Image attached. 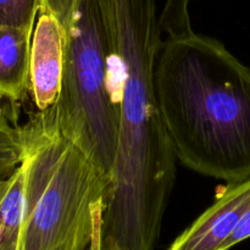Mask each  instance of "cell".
Instances as JSON below:
<instances>
[{
    "label": "cell",
    "mask_w": 250,
    "mask_h": 250,
    "mask_svg": "<svg viewBox=\"0 0 250 250\" xmlns=\"http://www.w3.org/2000/svg\"><path fill=\"white\" fill-rule=\"evenodd\" d=\"M7 186H9V178L7 180H0V202H1L5 192H6Z\"/></svg>",
    "instance_id": "15"
},
{
    "label": "cell",
    "mask_w": 250,
    "mask_h": 250,
    "mask_svg": "<svg viewBox=\"0 0 250 250\" xmlns=\"http://www.w3.org/2000/svg\"><path fill=\"white\" fill-rule=\"evenodd\" d=\"M24 127L10 124L0 114V180H7L26 156Z\"/></svg>",
    "instance_id": "9"
},
{
    "label": "cell",
    "mask_w": 250,
    "mask_h": 250,
    "mask_svg": "<svg viewBox=\"0 0 250 250\" xmlns=\"http://www.w3.org/2000/svg\"><path fill=\"white\" fill-rule=\"evenodd\" d=\"M33 31L0 27V100L19 103L31 90Z\"/></svg>",
    "instance_id": "7"
},
{
    "label": "cell",
    "mask_w": 250,
    "mask_h": 250,
    "mask_svg": "<svg viewBox=\"0 0 250 250\" xmlns=\"http://www.w3.org/2000/svg\"><path fill=\"white\" fill-rule=\"evenodd\" d=\"M63 72V29L50 14H39L31 45V92L39 111L60 97Z\"/></svg>",
    "instance_id": "6"
},
{
    "label": "cell",
    "mask_w": 250,
    "mask_h": 250,
    "mask_svg": "<svg viewBox=\"0 0 250 250\" xmlns=\"http://www.w3.org/2000/svg\"><path fill=\"white\" fill-rule=\"evenodd\" d=\"M190 0H166L160 14V27L170 38L193 33L189 17Z\"/></svg>",
    "instance_id": "11"
},
{
    "label": "cell",
    "mask_w": 250,
    "mask_h": 250,
    "mask_svg": "<svg viewBox=\"0 0 250 250\" xmlns=\"http://www.w3.org/2000/svg\"><path fill=\"white\" fill-rule=\"evenodd\" d=\"M78 0H42L39 14H50L60 22L63 29V38L71 28L75 19Z\"/></svg>",
    "instance_id": "12"
},
{
    "label": "cell",
    "mask_w": 250,
    "mask_h": 250,
    "mask_svg": "<svg viewBox=\"0 0 250 250\" xmlns=\"http://www.w3.org/2000/svg\"><path fill=\"white\" fill-rule=\"evenodd\" d=\"M24 214V167L20 165L9 177L0 202V250H22Z\"/></svg>",
    "instance_id": "8"
},
{
    "label": "cell",
    "mask_w": 250,
    "mask_h": 250,
    "mask_svg": "<svg viewBox=\"0 0 250 250\" xmlns=\"http://www.w3.org/2000/svg\"><path fill=\"white\" fill-rule=\"evenodd\" d=\"M100 227H102V220L98 222L97 229H95L94 237H93L92 247H90V250H100Z\"/></svg>",
    "instance_id": "14"
},
{
    "label": "cell",
    "mask_w": 250,
    "mask_h": 250,
    "mask_svg": "<svg viewBox=\"0 0 250 250\" xmlns=\"http://www.w3.org/2000/svg\"><path fill=\"white\" fill-rule=\"evenodd\" d=\"M250 205V178L232 183L168 250H221Z\"/></svg>",
    "instance_id": "5"
},
{
    "label": "cell",
    "mask_w": 250,
    "mask_h": 250,
    "mask_svg": "<svg viewBox=\"0 0 250 250\" xmlns=\"http://www.w3.org/2000/svg\"><path fill=\"white\" fill-rule=\"evenodd\" d=\"M119 105L112 185L104 202L100 250H155L176 177V154L154 85L161 48L156 0H102Z\"/></svg>",
    "instance_id": "1"
},
{
    "label": "cell",
    "mask_w": 250,
    "mask_h": 250,
    "mask_svg": "<svg viewBox=\"0 0 250 250\" xmlns=\"http://www.w3.org/2000/svg\"><path fill=\"white\" fill-rule=\"evenodd\" d=\"M24 132L22 250H90L112 178L61 132L53 107Z\"/></svg>",
    "instance_id": "3"
},
{
    "label": "cell",
    "mask_w": 250,
    "mask_h": 250,
    "mask_svg": "<svg viewBox=\"0 0 250 250\" xmlns=\"http://www.w3.org/2000/svg\"><path fill=\"white\" fill-rule=\"evenodd\" d=\"M112 250H120V249H112Z\"/></svg>",
    "instance_id": "16"
},
{
    "label": "cell",
    "mask_w": 250,
    "mask_h": 250,
    "mask_svg": "<svg viewBox=\"0 0 250 250\" xmlns=\"http://www.w3.org/2000/svg\"><path fill=\"white\" fill-rule=\"evenodd\" d=\"M111 55L102 0H78L63 38L60 97L51 107L61 132L112 178L120 115Z\"/></svg>",
    "instance_id": "4"
},
{
    "label": "cell",
    "mask_w": 250,
    "mask_h": 250,
    "mask_svg": "<svg viewBox=\"0 0 250 250\" xmlns=\"http://www.w3.org/2000/svg\"><path fill=\"white\" fill-rule=\"evenodd\" d=\"M42 0H0V27L34 29Z\"/></svg>",
    "instance_id": "10"
},
{
    "label": "cell",
    "mask_w": 250,
    "mask_h": 250,
    "mask_svg": "<svg viewBox=\"0 0 250 250\" xmlns=\"http://www.w3.org/2000/svg\"><path fill=\"white\" fill-rule=\"evenodd\" d=\"M248 238H250V205L248 207V209H247V211L244 212L238 226L232 232L231 236L227 238V241L222 244L221 250H229L231 248H233L234 246H237L238 243H241V242L246 241Z\"/></svg>",
    "instance_id": "13"
},
{
    "label": "cell",
    "mask_w": 250,
    "mask_h": 250,
    "mask_svg": "<svg viewBox=\"0 0 250 250\" xmlns=\"http://www.w3.org/2000/svg\"><path fill=\"white\" fill-rule=\"evenodd\" d=\"M154 85L183 165L229 185L250 178V67L217 39L193 32L163 42Z\"/></svg>",
    "instance_id": "2"
}]
</instances>
